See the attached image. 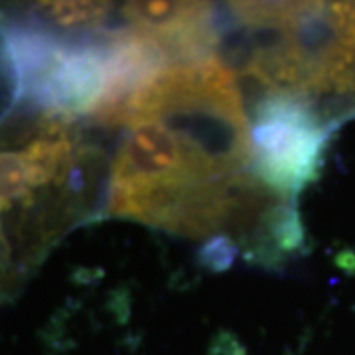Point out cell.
<instances>
[{
  "instance_id": "2",
  "label": "cell",
  "mask_w": 355,
  "mask_h": 355,
  "mask_svg": "<svg viewBox=\"0 0 355 355\" xmlns=\"http://www.w3.org/2000/svg\"><path fill=\"white\" fill-rule=\"evenodd\" d=\"M38 12L53 26L65 30L95 28L107 18L109 4L103 2H44Z\"/></svg>"
},
{
  "instance_id": "1",
  "label": "cell",
  "mask_w": 355,
  "mask_h": 355,
  "mask_svg": "<svg viewBox=\"0 0 355 355\" xmlns=\"http://www.w3.org/2000/svg\"><path fill=\"white\" fill-rule=\"evenodd\" d=\"M326 132L304 97L268 91L251 127L254 178L280 196H294L316 176Z\"/></svg>"
},
{
  "instance_id": "3",
  "label": "cell",
  "mask_w": 355,
  "mask_h": 355,
  "mask_svg": "<svg viewBox=\"0 0 355 355\" xmlns=\"http://www.w3.org/2000/svg\"><path fill=\"white\" fill-rule=\"evenodd\" d=\"M32 184L22 150H0V211L8 209L14 202L32 198Z\"/></svg>"
},
{
  "instance_id": "5",
  "label": "cell",
  "mask_w": 355,
  "mask_h": 355,
  "mask_svg": "<svg viewBox=\"0 0 355 355\" xmlns=\"http://www.w3.org/2000/svg\"><path fill=\"white\" fill-rule=\"evenodd\" d=\"M6 261V241L2 237V231H0V263Z\"/></svg>"
},
{
  "instance_id": "4",
  "label": "cell",
  "mask_w": 355,
  "mask_h": 355,
  "mask_svg": "<svg viewBox=\"0 0 355 355\" xmlns=\"http://www.w3.org/2000/svg\"><path fill=\"white\" fill-rule=\"evenodd\" d=\"M237 254V247L227 237H216L202 251V261L214 270H223Z\"/></svg>"
}]
</instances>
